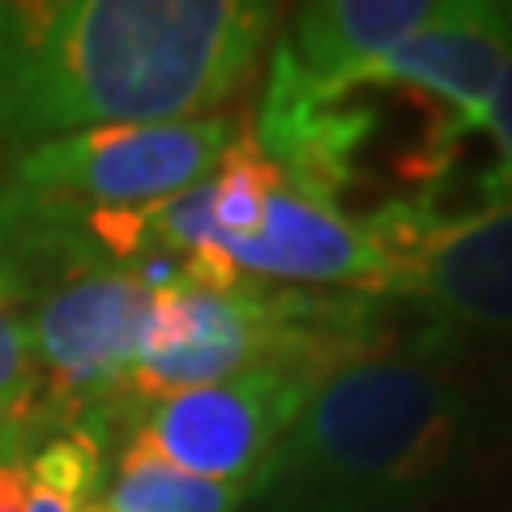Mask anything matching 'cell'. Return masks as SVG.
Segmentation results:
<instances>
[{
    "mask_svg": "<svg viewBox=\"0 0 512 512\" xmlns=\"http://www.w3.org/2000/svg\"><path fill=\"white\" fill-rule=\"evenodd\" d=\"M278 26L265 0H60L35 5L0 86V154L103 124L214 111Z\"/></svg>",
    "mask_w": 512,
    "mask_h": 512,
    "instance_id": "cell-1",
    "label": "cell"
},
{
    "mask_svg": "<svg viewBox=\"0 0 512 512\" xmlns=\"http://www.w3.org/2000/svg\"><path fill=\"white\" fill-rule=\"evenodd\" d=\"M423 338L367 350L316 380L256 495L269 512H376L431 504L478 444V406Z\"/></svg>",
    "mask_w": 512,
    "mask_h": 512,
    "instance_id": "cell-2",
    "label": "cell"
},
{
    "mask_svg": "<svg viewBox=\"0 0 512 512\" xmlns=\"http://www.w3.org/2000/svg\"><path fill=\"white\" fill-rule=\"evenodd\" d=\"M154 299L158 291L133 269L107 265L56 286L22 312L47 431L90 427L107 444L103 419L141 355Z\"/></svg>",
    "mask_w": 512,
    "mask_h": 512,
    "instance_id": "cell-3",
    "label": "cell"
},
{
    "mask_svg": "<svg viewBox=\"0 0 512 512\" xmlns=\"http://www.w3.org/2000/svg\"><path fill=\"white\" fill-rule=\"evenodd\" d=\"M231 120L103 124L52 137L13 158L9 184L77 210H137L205 184L231 150Z\"/></svg>",
    "mask_w": 512,
    "mask_h": 512,
    "instance_id": "cell-4",
    "label": "cell"
},
{
    "mask_svg": "<svg viewBox=\"0 0 512 512\" xmlns=\"http://www.w3.org/2000/svg\"><path fill=\"white\" fill-rule=\"evenodd\" d=\"M312 389L316 384L303 376L256 367L244 376L146 402L128 427L146 431L171 466L248 487V495H256Z\"/></svg>",
    "mask_w": 512,
    "mask_h": 512,
    "instance_id": "cell-5",
    "label": "cell"
},
{
    "mask_svg": "<svg viewBox=\"0 0 512 512\" xmlns=\"http://www.w3.org/2000/svg\"><path fill=\"white\" fill-rule=\"evenodd\" d=\"M389 295L423 303L427 338L448 350L461 338H512V201L436 231L397 265Z\"/></svg>",
    "mask_w": 512,
    "mask_h": 512,
    "instance_id": "cell-6",
    "label": "cell"
},
{
    "mask_svg": "<svg viewBox=\"0 0 512 512\" xmlns=\"http://www.w3.org/2000/svg\"><path fill=\"white\" fill-rule=\"evenodd\" d=\"M210 248L222 252L248 278L278 286H355L380 299L389 256L363 218H350L342 205L282 184L265 205L261 227L248 235L210 231Z\"/></svg>",
    "mask_w": 512,
    "mask_h": 512,
    "instance_id": "cell-7",
    "label": "cell"
},
{
    "mask_svg": "<svg viewBox=\"0 0 512 512\" xmlns=\"http://www.w3.org/2000/svg\"><path fill=\"white\" fill-rule=\"evenodd\" d=\"M508 56V0H440L436 18L423 30H414L380 60L346 73L342 82H329L325 90H410L457 111L461 120H483Z\"/></svg>",
    "mask_w": 512,
    "mask_h": 512,
    "instance_id": "cell-8",
    "label": "cell"
},
{
    "mask_svg": "<svg viewBox=\"0 0 512 512\" xmlns=\"http://www.w3.org/2000/svg\"><path fill=\"white\" fill-rule=\"evenodd\" d=\"M107 265L86 210L9 180L0 184V295L18 316L56 286Z\"/></svg>",
    "mask_w": 512,
    "mask_h": 512,
    "instance_id": "cell-9",
    "label": "cell"
},
{
    "mask_svg": "<svg viewBox=\"0 0 512 512\" xmlns=\"http://www.w3.org/2000/svg\"><path fill=\"white\" fill-rule=\"evenodd\" d=\"M440 0H316L299 5L282 47L303 77L329 86L393 52L436 18Z\"/></svg>",
    "mask_w": 512,
    "mask_h": 512,
    "instance_id": "cell-10",
    "label": "cell"
},
{
    "mask_svg": "<svg viewBox=\"0 0 512 512\" xmlns=\"http://www.w3.org/2000/svg\"><path fill=\"white\" fill-rule=\"evenodd\" d=\"M248 487L197 478L158 453L146 431L128 427L120 436L111 483L103 487V504L111 512H239Z\"/></svg>",
    "mask_w": 512,
    "mask_h": 512,
    "instance_id": "cell-11",
    "label": "cell"
},
{
    "mask_svg": "<svg viewBox=\"0 0 512 512\" xmlns=\"http://www.w3.org/2000/svg\"><path fill=\"white\" fill-rule=\"evenodd\" d=\"M286 184L278 163H269L252 133H239L231 150L222 154L218 175L210 180L214 188V227L227 235H248L261 227L269 197Z\"/></svg>",
    "mask_w": 512,
    "mask_h": 512,
    "instance_id": "cell-12",
    "label": "cell"
},
{
    "mask_svg": "<svg viewBox=\"0 0 512 512\" xmlns=\"http://www.w3.org/2000/svg\"><path fill=\"white\" fill-rule=\"evenodd\" d=\"M0 410L5 423L39 419V372L30 359V342L22 329V316L0 295Z\"/></svg>",
    "mask_w": 512,
    "mask_h": 512,
    "instance_id": "cell-13",
    "label": "cell"
},
{
    "mask_svg": "<svg viewBox=\"0 0 512 512\" xmlns=\"http://www.w3.org/2000/svg\"><path fill=\"white\" fill-rule=\"evenodd\" d=\"M30 512H77V504L60 500V495L43 491V487H35V504H30Z\"/></svg>",
    "mask_w": 512,
    "mask_h": 512,
    "instance_id": "cell-14",
    "label": "cell"
},
{
    "mask_svg": "<svg viewBox=\"0 0 512 512\" xmlns=\"http://www.w3.org/2000/svg\"><path fill=\"white\" fill-rule=\"evenodd\" d=\"M376 512H436L431 504H402V508H376Z\"/></svg>",
    "mask_w": 512,
    "mask_h": 512,
    "instance_id": "cell-15",
    "label": "cell"
},
{
    "mask_svg": "<svg viewBox=\"0 0 512 512\" xmlns=\"http://www.w3.org/2000/svg\"><path fill=\"white\" fill-rule=\"evenodd\" d=\"M504 406H508V414H512V367H508V384H504Z\"/></svg>",
    "mask_w": 512,
    "mask_h": 512,
    "instance_id": "cell-16",
    "label": "cell"
},
{
    "mask_svg": "<svg viewBox=\"0 0 512 512\" xmlns=\"http://www.w3.org/2000/svg\"><path fill=\"white\" fill-rule=\"evenodd\" d=\"M508 22H512V0H508Z\"/></svg>",
    "mask_w": 512,
    "mask_h": 512,
    "instance_id": "cell-17",
    "label": "cell"
},
{
    "mask_svg": "<svg viewBox=\"0 0 512 512\" xmlns=\"http://www.w3.org/2000/svg\"><path fill=\"white\" fill-rule=\"evenodd\" d=\"M0 423H5V410H0Z\"/></svg>",
    "mask_w": 512,
    "mask_h": 512,
    "instance_id": "cell-18",
    "label": "cell"
}]
</instances>
